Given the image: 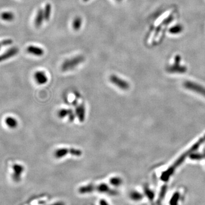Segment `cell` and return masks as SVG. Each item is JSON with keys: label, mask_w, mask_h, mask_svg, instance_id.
Returning a JSON list of instances; mask_svg holds the SVG:
<instances>
[{"label": "cell", "mask_w": 205, "mask_h": 205, "mask_svg": "<svg viewBox=\"0 0 205 205\" xmlns=\"http://www.w3.org/2000/svg\"><path fill=\"white\" fill-rule=\"evenodd\" d=\"M13 170L14 171V178L18 179L24 171V166L19 164H16L13 166Z\"/></svg>", "instance_id": "obj_11"}, {"label": "cell", "mask_w": 205, "mask_h": 205, "mask_svg": "<svg viewBox=\"0 0 205 205\" xmlns=\"http://www.w3.org/2000/svg\"><path fill=\"white\" fill-rule=\"evenodd\" d=\"M110 81L112 84L122 90H127L129 89V83L116 75H111L110 77Z\"/></svg>", "instance_id": "obj_3"}, {"label": "cell", "mask_w": 205, "mask_h": 205, "mask_svg": "<svg viewBox=\"0 0 205 205\" xmlns=\"http://www.w3.org/2000/svg\"><path fill=\"white\" fill-rule=\"evenodd\" d=\"M75 107V113L76 117H78V120L81 122H83L85 120L86 117V108L84 104H78L76 101H75L74 103Z\"/></svg>", "instance_id": "obj_4"}, {"label": "cell", "mask_w": 205, "mask_h": 205, "mask_svg": "<svg viewBox=\"0 0 205 205\" xmlns=\"http://www.w3.org/2000/svg\"><path fill=\"white\" fill-rule=\"evenodd\" d=\"M2 46V44H1V43L0 42V49H1V47Z\"/></svg>", "instance_id": "obj_18"}, {"label": "cell", "mask_w": 205, "mask_h": 205, "mask_svg": "<svg viewBox=\"0 0 205 205\" xmlns=\"http://www.w3.org/2000/svg\"><path fill=\"white\" fill-rule=\"evenodd\" d=\"M2 46H9L10 45L13 43V41L10 39H7V40H3L1 42Z\"/></svg>", "instance_id": "obj_17"}, {"label": "cell", "mask_w": 205, "mask_h": 205, "mask_svg": "<svg viewBox=\"0 0 205 205\" xmlns=\"http://www.w3.org/2000/svg\"><path fill=\"white\" fill-rule=\"evenodd\" d=\"M110 183L113 186H119L120 185L122 184V179L119 177H112V178H111L110 180Z\"/></svg>", "instance_id": "obj_16"}, {"label": "cell", "mask_w": 205, "mask_h": 205, "mask_svg": "<svg viewBox=\"0 0 205 205\" xmlns=\"http://www.w3.org/2000/svg\"><path fill=\"white\" fill-rule=\"evenodd\" d=\"M82 18L79 16H78L75 18V19H74L73 22H72V28L73 29L78 31L81 28V26L82 25Z\"/></svg>", "instance_id": "obj_15"}, {"label": "cell", "mask_w": 205, "mask_h": 205, "mask_svg": "<svg viewBox=\"0 0 205 205\" xmlns=\"http://www.w3.org/2000/svg\"><path fill=\"white\" fill-rule=\"evenodd\" d=\"M26 50L30 54L33 55L34 56H37V57H41L45 53L44 50L43 48H42L41 47H37V46H31V45L28 47Z\"/></svg>", "instance_id": "obj_9"}, {"label": "cell", "mask_w": 205, "mask_h": 205, "mask_svg": "<svg viewBox=\"0 0 205 205\" xmlns=\"http://www.w3.org/2000/svg\"><path fill=\"white\" fill-rule=\"evenodd\" d=\"M83 152L81 149L75 148H60L57 149L54 152V157L56 158L65 157L67 154H70L75 157L82 156Z\"/></svg>", "instance_id": "obj_2"}, {"label": "cell", "mask_w": 205, "mask_h": 205, "mask_svg": "<svg viewBox=\"0 0 205 205\" xmlns=\"http://www.w3.org/2000/svg\"><path fill=\"white\" fill-rule=\"evenodd\" d=\"M116 1H121L122 0H116Z\"/></svg>", "instance_id": "obj_19"}, {"label": "cell", "mask_w": 205, "mask_h": 205, "mask_svg": "<svg viewBox=\"0 0 205 205\" xmlns=\"http://www.w3.org/2000/svg\"><path fill=\"white\" fill-rule=\"evenodd\" d=\"M84 1H88V0H83Z\"/></svg>", "instance_id": "obj_20"}, {"label": "cell", "mask_w": 205, "mask_h": 205, "mask_svg": "<svg viewBox=\"0 0 205 205\" xmlns=\"http://www.w3.org/2000/svg\"><path fill=\"white\" fill-rule=\"evenodd\" d=\"M34 78L36 83L40 85L45 84L48 82L47 75L43 71H38L35 72Z\"/></svg>", "instance_id": "obj_6"}, {"label": "cell", "mask_w": 205, "mask_h": 205, "mask_svg": "<svg viewBox=\"0 0 205 205\" xmlns=\"http://www.w3.org/2000/svg\"><path fill=\"white\" fill-rule=\"evenodd\" d=\"M1 18L2 20L5 21L10 22L14 19V14L12 12H3L1 15Z\"/></svg>", "instance_id": "obj_13"}, {"label": "cell", "mask_w": 205, "mask_h": 205, "mask_svg": "<svg viewBox=\"0 0 205 205\" xmlns=\"http://www.w3.org/2000/svg\"><path fill=\"white\" fill-rule=\"evenodd\" d=\"M58 116L61 119L68 117L70 122H72L74 121L76 115L75 113H74L73 110H72L71 109L62 108L59 110V111L58 112Z\"/></svg>", "instance_id": "obj_5"}, {"label": "cell", "mask_w": 205, "mask_h": 205, "mask_svg": "<svg viewBox=\"0 0 205 205\" xmlns=\"http://www.w3.org/2000/svg\"><path fill=\"white\" fill-rule=\"evenodd\" d=\"M185 86L188 89L193 90L194 91L197 92V93L201 94L205 96V88H204L202 86L194 83L193 82H186V83L185 84Z\"/></svg>", "instance_id": "obj_8"}, {"label": "cell", "mask_w": 205, "mask_h": 205, "mask_svg": "<svg viewBox=\"0 0 205 205\" xmlns=\"http://www.w3.org/2000/svg\"><path fill=\"white\" fill-rule=\"evenodd\" d=\"M44 20H45V16H44L43 10L42 9H40L37 12L36 17H35V21H34L35 26L37 28L40 27L42 25V23Z\"/></svg>", "instance_id": "obj_10"}, {"label": "cell", "mask_w": 205, "mask_h": 205, "mask_svg": "<svg viewBox=\"0 0 205 205\" xmlns=\"http://www.w3.org/2000/svg\"><path fill=\"white\" fill-rule=\"evenodd\" d=\"M51 10H52L51 5L50 4H49V3H48L45 6V9L43 10L44 16H45V21H49L50 18L51 17Z\"/></svg>", "instance_id": "obj_12"}, {"label": "cell", "mask_w": 205, "mask_h": 205, "mask_svg": "<svg viewBox=\"0 0 205 205\" xmlns=\"http://www.w3.org/2000/svg\"><path fill=\"white\" fill-rule=\"evenodd\" d=\"M6 124L10 128H16L18 125V122L17 120L13 117H6L5 120Z\"/></svg>", "instance_id": "obj_14"}, {"label": "cell", "mask_w": 205, "mask_h": 205, "mask_svg": "<svg viewBox=\"0 0 205 205\" xmlns=\"http://www.w3.org/2000/svg\"><path fill=\"white\" fill-rule=\"evenodd\" d=\"M19 52V49L17 47H13L8 49L5 53L0 55V62L7 60L8 59L16 55Z\"/></svg>", "instance_id": "obj_7"}, {"label": "cell", "mask_w": 205, "mask_h": 205, "mask_svg": "<svg viewBox=\"0 0 205 205\" xmlns=\"http://www.w3.org/2000/svg\"><path fill=\"white\" fill-rule=\"evenodd\" d=\"M85 60V58L83 55H78L71 58L65 60L61 66V70L66 72L75 69L80 64Z\"/></svg>", "instance_id": "obj_1"}]
</instances>
